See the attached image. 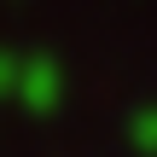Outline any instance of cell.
I'll return each instance as SVG.
<instances>
[{
    "mask_svg": "<svg viewBox=\"0 0 157 157\" xmlns=\"http://www.w3.org/2000/svg\"><path fill=\"white\" fill-rule=\"evenodd\" d=\"M128 140H134V151H140V157H157V111H134Z\"/></svg>",
    "mask_w": 157,
    "mask_h": 157,
    "instance_id": "cell-2",
    "label": "cell"
},
{
    "mask_svg": "<svg viewBox=\"0 0 157 157\" xmlns=\"http://www.w3.org/2000/svg\"><path fill=\"white\" fill-rule=\"evenodd\" d=\"M12 82H17V58L0 47V99H12Z\"/></svg>",
    "mask_w": 157,
    "mask_h": 157,
    "instance_id": "cell-3",
    "label": "cell"
},
{
    "mask_svg": "<svg viewBox=\"0 0 157 157\" xmlns=\"http://www.w3.org/2000/svg\"><path fill=\"white\" fill-rule=\"evenodd\" d=\"M12 99H23L29 111H58V99H64V70H58V58H47V52L17 58Z\"/></svg>",
    "mask_w": 157,
    "mask_h": 157,
    "instance_id": "cell-1",
    "label": "cell"
}]
</instances>
